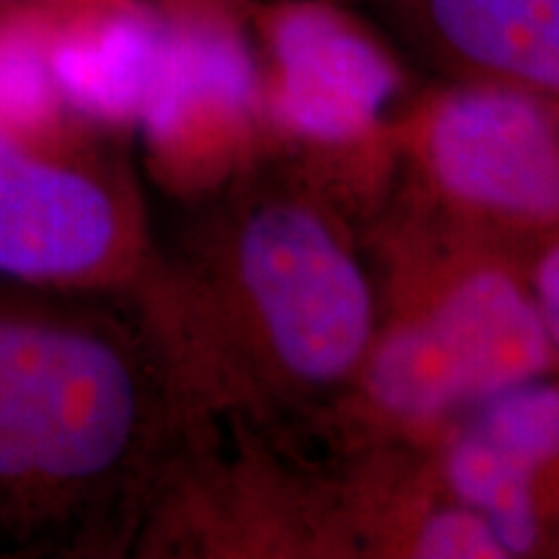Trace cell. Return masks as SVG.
Instances as JSON below:
<instances>
[{"label":"cell","mask_w":559,"mask_h":559,"mask_svg":"<svg viewBox=\"0 0 559 559\" xmlns=\"http://www.w3.org/2000/svg\"><path fill=\"white\" fill-rule=\"evenodd\" d=\"M432 174L451 198L526 226L559 223V104L502 83L453 91L428 128Z\"/></svg>","instance_id":"5"},{"label":"cell","mask_w":559,"mask_h":559,"mask_svg":"<svg viewBox=\"0 0 559 559\" xmlns=\"http://www.w3.org/2000/svg\"><path fill=\"white\" fill-rule=\"evenodd\" d=\"M466 430L536 474L559 461V383L536 376L487 396Z\"/></svg>","instance_id":"11"},{"label":"cell","mask_w":559,"mask_h":559,"mask_svg":"<svg viewBox=\"0 0 559 559\" xmlns=\"http://www.w3.org/2000/svg\"><path fill=\"white\" fill-rule=\"evenodd\" d=\"M171 3H179V5H194V3H205V0H171Z\"/></svg>","instance_id":"15"},{"label":"cell","mask_w":559,"mask_h":559,"mask_svg":"<svg viewBox=\"0 0 559 559\" xmlns=\"http://www.w3.org/2000/svg\"><path fill=\"white\" fill-rule=\"evenodd\" d=\"M445 472L453 492L489 523L508 557L528 555L536 547L539 510L534 498V472L515 464L472 430L453 440Z\"/></svg>","instance_id":"9"},{"label":"cell","mask_w":559,"mask_h":559,"mask_svg":"<svg viewBox=\"0 0 559 559\" xmlns=\"http://www.w3.org/2000/svg\"><path fill=\"white\" fill-rule=\"evenodd\" d=\"M29 3H45V0H0V9H13V5H29Z\"/></svg>","instance_id":"14"},{"label":"cell","mask_w":559,"mask_h":559,"mask_svg":"<svg viewBox=\"0 0 559 559\" xmlns=\"http://www.w3.org/2000/svg\"><path fill=\"white\" fill-rule=\"evenodd\" d=\"M551 340L534 296L502 272L461 280L417 324L383 342L370 391L402 417H436L547 373Z\"/></svg>","instance_id":"4"},{"label":"cell","mask_w":559,"mask_h":559,"mask_svg":"<svg viewBox=\"0 0 559 559\" xmlns=\"http://www.w3.org/2000/svg\"><path fill=\"white\" fill-rule=\"evenodd\" d=\"M534 304L547 326L551 347L559 353V241L551 243L547 254L542 257L534 275Z\"/></svg>","instance_id":"13"},{"label":"cell","mask_w":559,"mask_h":559,"mask_svg":"<svg viewBox=\"0 0 559 559\" xmlns=\"http://www.w3.org/2000/svg\"><path fill=\"white\" fill-rule=\"evenodd\" d=\"M234 275L290 376L332 383L362 358L373 332L368 280L309 207L251 210L234 241Z\"/></svg>","instance_id":"2"},{"label":"cell","mask_w":559,"mask_h":559,"mask_svg":"<svg viewBox=\"0 0 559 559\" xmlns=\"http://www.w3.org/2000/svg\"><path fill=\"white\" fill-rule=\"evenodd\" d=\"M270 39L277 115L300 135H358L394 96V68L337 13L296 5L275 19Z\"/></svg>","instance_id":"6"},{"label":"cell","mask_w":559,"mask_h":559,"mask_svg":"<svg viewBox=\"0 0 559 559\" xmlns=\"http://www.w3.org/2000/svg\"><path fill=\"white\" fill-rule=\"evenodd\" d=\"M47 58L66 107L143 122L169 50V24L124 0H47Z\"/></svg>","instance_id":"7"},{"label":"cell","mask_w":559,"mask_h":559,"mask_svg":"<svg viewBox=\"0 0 559 559\" xmlns=\"http://www.w3.org/2000/svg\"><path fill=\"white\" fill-rule=\"evenodd\" d=\"M66 296L0 283V547H73L151 438L130 340Z\"/></svg>","instance_id":"1"},{"label":"cell","mask_w":559,"mask_h":559,"mask_svg":"<svg viewBox=\"0 0 559 559\" xmlns=\"http://www.w3.org/2000/svg\"><path fill=\"white\" fill-rule=\"evenodd\" d=\"M45 3L0 9V128L21 132L60 128L66 104L47 58Z\"/></svg>","instance_id":"10"},{"label":"cell","mask_w":559,"mask_h":559,"mask_svg":"<svg viewBox=\"0 0 559 559\" xmlns=\"http://www.w3.org/2000/svg\"><path fill=\"white\" fill-rule=\"evenodd\" d=\"M120 192L62 148L58 132L0 128V283L55 293L107 288L135 264Z\"/></svg>","instance_id":"3"},{"label":"cell","mask_w":559,"mask_h":559,"mask_svg":"<svg viewBox=\"0 0 559 559\" xmlns=\"http://www.w3.org/2000/svg\"><path fill=\"white\" fill-rule=\"evenodd\" d=\"M415 555L425 559H498L508 557L489 523L472 508L440 510L419 531Z\"/></svg>","instance_id":"12"},{"label":"cell","mask_w":559,"mask_h":559,"mask_svg":"<svg viewBox=\"0 0 559 559\" xmlns=\"http://www.w3.org/2000/svg\"><path fill=\"white\" fill-rule=\"evenodd\" d=\"M430 45L466 73L559 104V0H409Z\"/></svg>","instance_id":"8"}]
</instances>
